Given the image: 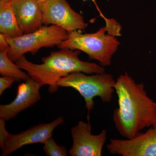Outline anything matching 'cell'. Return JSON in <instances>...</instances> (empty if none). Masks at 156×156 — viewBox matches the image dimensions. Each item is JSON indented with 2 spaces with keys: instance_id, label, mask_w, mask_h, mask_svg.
<instances>
[{
  "instance_id": "cell-5",
  "label": "cell",
  "mask_w": 156,
  "mask_h": 156,
  "mask_svg": "<svg viewBox=\"0 0 156 156\" xmlns=\"http://www.w3.org/2000/svg\"><path fill=\"white\" fill-rule=\"evenodd\" d=\"M69 32L54 25L43 26L31 33L24 34L16 38L6 37L9 46L8 55L15 62L26 53L34 55L41 48L58 46L66 40Z\"/></svg>"
},
{
  "instance_id": "cell-4",
  "label": "cell",
  "mask_w": 156,
  "mask_h": 156,
  "mask_svg": "<svg viewBox=\"0 0 156 156\" xmlns=\"http://www.w3.org/2000/svg\"><path fill=\"white\" fill-rule=\"evenodd\" d=\"M87 75L80 72L71 73L61 78L57 85L58 87H70L80 93L85 100L89 120V112L94 107V98L100 97L104 103L111 102L115 92L114 85L116 81L112 75L105 72Z\"/></svg>"
},
{
  "instance_id": "cell-7",
  "label": "cell",
  "mask_w": 156,
  "mask_h": 156,
  "mask_svg": "<svg viewBox=\"0 0 156 156\" xmlns=\"http://www.w3.org/2000/svg\"><path fill=\"white\" fill-rule=\"evenodd\" d=\"M112 154L123 156H156V126L131 139H111L106 146Z\"/></svg>"
},
{
  "instance_id": "cell-8",
  "label": "cell",
  "mask_w": 156,
  "mask_h": 156,
  "mask_svg": "<svg viewBox=\"0 0 156 156\" xmlns=\"http://www.w3.org/2000/svg\"><path fill=\"white\" fill-rule=\"evenodd\" d=\"M64 122L63 117L59 116L51 122L39 124L17 134L9 133L1 149L2 156H9L25 145L44 143L53 136L55 128Z\"/></svg>"
},
{
  "instance_id": "cell-3",
  "label": "cell",
  "mask_w": 156,
  "mask_h": 156,
  "mask_svg": "<svg viewBox=\"0 0 156 156\" xmlns=\"http://www.w3.org/2000/svg\"><path fill=\"white\" fill-rule=\"evenodd\" d=\"M106 26L96 32L83 34L78 30L69 33L66 40L58 45L59 49H69L83 51L99 62L100 65L109 66L112 58L116 52L120 42L115 36L108 34Z\"/></svg>"
},
{
  "instance_id": "cell-10",
  "label": "cell",
  "mask_w": 156,
  "mask_h": 156,
  "mask_svg": "<svg viewBox=\"0 0 156 156\" xmlns=\"http://www.w3.org/2000/svg\"><path fill=\"white\" fill-rule=\"evenodd\" d=\"M31 78L18 85L17 95L9 104L0 105V119L8 121L34 105L41 99L40 90L42 87Z\"/></svg>"
},
{
  "instance_id": "cell-20",
  "label": "cell",
  "mask_w": 156,
  "mask_h": 156,
  "mask_svg": "<svg viewBox=\"0 0 156 156\" xmlns=\"http://www.w3.org/2000/svg\"><path fill=\"white\" fill-rule=\"evenodd\" d=\"M5 1H7V2H10V1H11V0H5Z\"/></svg>"
},
{
  "instance_id": "cell-14",
  "label": "cell",
  "mask_w": 156,
  "mask_h": 156,
  "mask_svg": "<svg viewBox=\"0 0 156 156\" xmlns=\"http://www.w3.org/2000/svg\"><path fill=\"white\" fill-rule=\"evenodd\" d=\"M43 144V149L47 156H67V151L65 147L57 144L52 136L47 139Z\"/></svg>"
},
{
  "instance_id": "cell-16",
  "label": "cell",
  "mask_w": 156,
  "mask_h": 156,
  "mask_svg": "<svg viewBox=\"0 0 156 156\" xmlns=\"http://www.w3.org/2000/svg\"><path fill=\"white\" fill-rule=\"evenodd\" d=\"M5 122V120L0 119V147L2 148L4 143L9 132L6 130Z\"/></svg>"
},
{
  "instance_id": "cell-19",
  "label": "cell",
  "mask_w": 156,
  "mask_h": 156,
  "mask_svg": "<svg viewBox=\"0 0 156 156\" xmlns=\"http://www.w3.org/2000/svg\"><path fill=\"white\" fill-rule=\"evenodd\" d=\"M37 2H38L40 4H41V3L44 2H45V1H47V0H37Z\"/></svg>"
},
{
  "instance_id": "cell-1",
  "label": "cell",
  "mask_w": 156,
  "mask_h": 156,
  "mask_svg": "<svg viewBox=\"0 0 156 156\" xmlns=\"http://www.w3.org/2000/svg\"><path fill=\"white\" fill-rule=\"evenodd\" d=\"M119 107L113 120L120 135L131 139L145 128L156 126V102L147 95L143 83H136L127 73L114 85Z\"/></svg>"
},
{
  "instance_id": "cell-2",
  "label": "cell",
  "mask_w": 156,
  "mask_h": 156,
  "mask_svg": "<svg viewBox=\"0 0 156 156\" xmlns=\"http://www.w3.org/2000/svg\"><path fill=\"white\" fill-rule=\"evenodd\" d=\"M80 53V50L64 48L43 57L42 64L33 63L24 55L14 62L20 69L26 71L33 80L42 86L48 85V91L53 93L58 90V81L71 73L80 72L89 75L105 72L104 67L101 66L80 60L79 57Z\"/></svg>"
},
{
  "instance_id": "cell-18",
  "label": "cell",
  "mask_w": 156,
  "mask_h": 156,
  "mask_svg": "<svg viewBox=\"0 0 156 156\" xmlns=\"http://www.w3.org/2000/svg\"><path fill=\"white\" fill-rule=\"evenodd\" d=\"M83 1L85 2V1H87V0H83ZM90 1H92V2L94 3V4H95V6L96 7V8H97L98 11V12L100 13L101 16V17H103V19L105 20V22H106V24H108V23H110L111 22L112 19H107V18H106V17L104 16L103 14H102V13H101V11L100 9H99V8H98V6L97 3H96L95 0H90Z\"/></svg>"
},
{
  "instance_id": "cell-9",
  "label": "cell",
  "mask_w": 156,
  "mask_h": 156,
  "mask_svg": "<svg viewBox=\"0 0 156 156\" xmlns=\"http://www.w3.org/2000/svg\"><path fill=\"white\" fill-rule=\"evenodd\" d=\"M90 123L79 121L77 125L71 129L73 139L72 146L69 151L71 156H101L107 140V131L103 130L100 134L91 133Z\"/></svg>"
},
{
  "instance_id": "cell-12",
  "label": "cell",
  "mask_w": 156,
  "mask_h": 156,
  "mask_svg": "<svg viewBox=\"0 0 156 156\" xmlns=\"http://www.w3.org/2000/svg\"><path fill=\"white\" fill-rule=\"evenodd\" d=\"M0 33L6 37L16 38L24 34L10 2L0 0Z\"/></svg>"
},
{
  "instance_id": "cell-15",
  "label": "cell",
  "mask_w": 156,
  "mask_h": 156,
  "mask_svg": "<svg viewBox=\"0 0 156 156\" xmlns=\"http://www.w3.org/2000/svg\"><path fill=\"white\" fill-rule=\"evenodd\" d=\"M15 79L11 77L2 76L0 77V96L8 89H10L15 82Z\"/></svg>"
},
{
  "instance_id": "cell-17",
  "label": "cell",
  "mask_w": 156,
  "mask_h": 156,
  "mask_svg": "<svg viewBox=\"0 0 156 156\" xmlns=\"http://www.w3.org/2000/svg\"><path fill=\"white\" fill-rule=\"evenodd\" d=\"M9 46L6 40V37L3 34H0V51L9 50Z\"/></svg>"
},
{
  "instance_id": "cell-11",
  "label": "cell",
  "mask_w": 156,
  "mask_h": 156,
  "mask_svg": "<svg viewBox=\"0 0 156 156\" xmlns=\"http://www.w3.org/2000/svg\"><path fill=\"white\" fill-rule=\"evenodd\" d=\"M10 3L24 34L31 33L43 26V13L37 0H11Z\"/></svg>"
},
{
  "instance_id": "cell-6",
  "label": "cell",
  "mask_w": 156,
  "mask_h": 156,
  "mask_svg": "<svg viewBox=\"0 0 156 156\" xmlns=\"http://www.w3.org/2000/svg\"><path fill=\"white\" fill-rule=\"evenodd\" d=\"M40 4L44 25L57 26L69 33L85 29L88 25L83 16L74 11L66 0H47Z\"/></svg>"
},
{
  "instance_id": "cell-13",
  "label": "cell",
  "mask_w": 156,
  "mask_h": 156,
  "mask_svg": "<svg viewBox=\"0 0 156 156\" xmlns=\"http://www.w3.org/2000/svg\"><path fill=\"white\" fill-rule=\"evenodd\" d=\"M8 52V50L0 51V74L2 76L13 78L17 82L30 79L28 73L23 71L18 65L9 58Z\"/></svg>"
}]
</instances>
